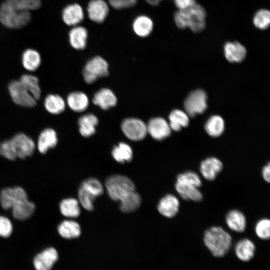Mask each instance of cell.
Segmentation results:
<instances>
[{
	"label": "cell",
	"instance_id": "1",
	"mask_svg": "<svg viewBox=\"0 0 270 270\" xmlns=\"http://www.w3.org/2000/svg\"><path fill=\"white\" fill-rule=\"evenodd\" d=\"M206 17L205 9L198 4L186 10H178L174 16V22L178 28L182 30L189 28L196 33L205 28Z\"/></svg>",
	"mask_w": 270,
	"mask_h": 270
},
{
	"label": "cell",
	"instance_id": "2",
	"mask_svg": "<svg viewBox=\"0 0 270 270\" xmlns=\"http://www.w3.org/2000/svg\"><path fill=\"white\" fill-rule=\"evenodd\" d=\"M204 242L214 256L222 257L229 250L232 238L222 227L212 226L205 231Z\"/></svg>",
	"mask_w": 270,
	"mask_h": 270
},
{
	"label": "cell",
	"instance_id": "3",
	"mask_svg": "<svg viewBox=\"0 0 270 270\" xmlns=\"http://www.w3.org/2000/svg\"><path fill=\"white\" fill-rule=\"evenodd\" d=\"M30 12L12 8L4 2L0 6V22L4 26L13 29L25 26L31 20Z\"/></svg>",
	"mask_w": 270,
	"mask_h": 270
},
{
	"label": "cell",
	"instance_id": "4",
	"mask_svg": "<svg viewBox=\"0 0 270 270\" xmlns=\"http://www.w3.org/2000/svg\"><path fill=\"white\" fill-rule=\"evenodd\" d=\"M106 187L110 198L116 201H120L135 190L134 182L128 177L119 174L108 177L106 182Z\"/></svg>",
	"mask_w": 270,
	"mask_h": 270
},
{
	"label": "cell",
	"instance_id": "5",
	"mask_svg": "<svg viewBox=\"0 0 270 270\" xmlns=\"http://www.w3.org/2000/svg\"><path fill=\"white\" fill-rule=\"evenodd\" d=\"M8 90L12 101L22 107L32 108L37 104V100L22 86L18 80L10 81Z\"/></svg>",
	"mask_w": 270,
	"mask_h": 270
},
{
	"label": "cell",
	"instance_id": "6",
	"mask_svg": "<svg viewBox=\"0 0 270 270\" xmlns=\"http://www.w3.org/2000/svg\"><path fill=\"white\" fill-rule=\"evenodd\" d=\"M108 64L102 57L95 56L88 62L83 70L84 81L89 84L98 78L106 76L108 74Z\"/></svg>",
	"mask_w": 270,
	"mask_h": 270
},
{
	"label": "cell",
	"instance_id": "7",
	"mask_svg": "<svg viewBox=\"0 0 270 270\" xmlns=\"http://www.w3.org/2000/svg\"><path fill=\"white\" fill-rule=\"evenodd\" d=\"M26 199H28L27 194L20 186L5 188L0 192V204L5 210L12 209Z\"/></svg>",
	"mask_w": 270,
	"mask_h": 270
},
{
	"label": "cell",
	"instance_id": "8",
	"mask_svg": "<svg viewBox=\"0 0 270 270\" xmlns=\"http://www.w3.org/2000/svg\"><path fill=\"white\" fill-rule=\"evenodd\" d=\"M121 128L125 136L132 140L138 141L144 139L148 132L146 125L144 122L136 118L124 120Z\"/></svg>",
	"mask_w": 270,
	"mask_h": 270
},
{
	"label": "cell",
	"instance_id": "9",
	"mask_svg": "<svg viewBox=\"0 0 270 270\" xmlns=\"http://www.w3.org/2000/svg\"><path fill=\"white\" fill-rule=\"evenodd\" d=\"M207 96L202 90H195L190 94L184 103L186 114L194 116L202 113L206 108Z\"/></svg>",
	"mask_w": 270,
	"mask_h": 270
},
{
	"label": "cell",
	"instance_id": "10",
	"mask_svg": "<svg viewBox=\"0 0 270 270\" xmlns=\"http://www.w3.org/2000/svg\"><path fill=\"white\" fill-rule=\"evenodd\" d=\"M10 140L17 158L25 159L33 154L36 144L30 136L24 133L19 132L14 135Z\"/></svg>",
	"mask_w": 270,
	"mask_h": 270
},
{
	"label": "cell",
	"instance_id": "11",
	"mask_svg": "<svg viewBox=\"0 0 270 270\" xmlns=\"http://www.w3.org/2000/svg\"><path fill=\"white\" fill-rule=\"evenodd\" d=\"M223 167V164L220 159L214 156H210L200 162L199 170L204 179L212 181L222 172Z\"/></svg>",
	"mask_w": 270,
	"mask_h": 270
},
{
	"label": "cell",
	"instance_id": "12",
	"mask_svg": "<svg viewBox=\"0 0 270 270\" xmlns=\"http://www.w3.org/2000/svg\"><path fill=\"white\" fill-rule=\"evenodd\" d=\"M109 12V6L104 0H90L87 6V13L92 22L100 24L104 22Z\"/></svg>",
	"mask_w": 270,
	"mask_h": 270
},
{
	"label": "cell",
	"instance_id": "13",
	"mask_svg": "<svg viewBox=\"0 0 270 270\" xmlns=\"http://www.w3.org/2000/svg\"><path fill=\"white\" fill-rule=\"evenodd\" d=\"M147 132L152 138L160 140L170 136L171 129L167 122L162 118H152L146 125Z\"/></svg>",
	"mask_w": 270,
	"mask_h": 270
},
{
	"label": "cell",
	"instance_id": "14",
	"mask_svg": "<svg viewBox=\"0 0 270 270\" xmlns=\"http://www.w3.org/2000/svg\"><path fill=\"white\" fill-rule=\"evenodd\" d=\"M58 258L56 250L48 248L36 256L34 266L36 270H50Z\"/></svg>",
	"mask_w": 270,
	"mask_h": 270
},
{
	"label": "cell",
	"instance_id": "15",
	"mask_svg": "<svg viewBox=\"0 0 270 270\" xmlns=\"http://www.w3.org/2000/svg\"><path fill=\"white\" fill-rule=\"evenodd\" d=\"M180 202L174 194H168L162 197L158 204V210L163 216L168 218L175 216L179 212Z\"/></svg>",
	"mask_w": 270,
	"mask_h": 270
},
{
	"label": "cell",
	"instance_id": "16",
	"mask_svg": "<svg viewBox=\"0 0 270 270\" xmlns=\"http://www.w3.org/2000/svg\"><path fill=\"white\" fill-rule=\"evenodd\" d=\"M62 16L66 25L74 26L84 20V12L80 5L74 3L68 4L63 9Z\"/></svg>",
	"mask_w": 270,
	"mask_h": 270
},
{
	"label": "cell",
	"instance_id": "17",
	"mask_svg": "<svg viewBox=\"0 0 270 270\" xmlns=\"http://www.w3.org/2000/svg\"><path fill=\"white\" fill-rule=\"evenodd\" d=\"M58 142V138L56 132L52 128H46L38 136L37 148L40 154H46L50 149L54 148Z\"/></svg>",
	"mask_w": 270,
	"mask_h": 270
},
{
	"label": "cell",
	"instance_id": "18",
	"mask_svg": "<svg viewBox=\"0 0 270 270\" xmlns=\"http://www.w3.org/2000/svg\"><path fill=\"white\" fill-rule=\"evenodd\" d=\"M225 222L228 227L236 232H244L246 227V218L244 214L236 209L228 211L225 217Z\"/></svg>",
	"mask_w": 270,
	"mask_h": 270
},
{
	"label": "cell",
	"instance_id": "19",
	"mask_svg": "<svg viewBox=\"0 0 270 270\" xmlns=\"http://www.w3.org/2000/svg\"><path fill=\"white\" fill-rule=\"evenodd\" d=\"M224 54L230 62H240L246 54L245 47L238 42H227L224 46Z\"/></svg>",
	"mask_w": 270,
	"mask_h": 270
},
{
	"label": "cell",
	"instance_id": "20",
	"mask_svg": "<svg viewBox=\"0 0 270 270\" xmlns=\"http://www.w3.org/2000/svg\"><path fill=\"white\" fill-rule=\"evenodd\" d=\"M88 30L82 26H74L69 32L68 40L70 46L74 49L82 50L86 45Z\"/></svg>",
	"mask_w": 270,
	"mask_h": 270
},
{
	"label": "cell",
	"instance_id": "21",
	"mask_svg": "<svg viewBox=\"0 0 270 270\" xmlns=\"http://www.w3.org/2000/svg\"><path fill=\"white\" fill-rule=\"evenodd\" d=\"M132 28L138 36L145 38L148 36L154 28L152 20L146 15H140L133 20Z\"/></svg>",
	"mask_w": 270,
	"mask_h": 270
},
{
	"label": "cell",
	"instance_id": "22",
	"mask_svg": "<svg viewBox=\"0 0 270 270\" xmlns=\"http://www.w3.org/2000/svg\"><path fill=\"white\" fill-rule=\"evenodd\" d=\"M92 102L102 109L106 110L116 105L117 99L111 90L104 88L94 94Z\"/></svg>",
	"mask_w": 270,
	"mask_h": 270
},
{
	"label": "cell",
	"instance_id": "23",
	"mask_svg": "<svg viewBox=\"0 0 270 270\" xmlns=\"http://www.w3.org/2000/svg\"><path fill=\"white\" fill-rule=\"evenodd\" d=\"M175 189L179 196L186 200L198 202L202 200L203 196L199 188L176 182Z\"/></svg>",
	"mask_w": 270,
	"mask_h": 270
},
{
	"label": "cell",
	"instance_id": "24",
	"mask_svg": "<svg viewBox=\"0 0 270 270\" xmlns=\"http://www.w3.org/2000/svg\"><path fill=\"white\" fill-rule=\"evenodd\" d=\"M234 250L236 256L240 260L247 262L254 257L256 246L250 240L244 238L236 244Z\"/></svg>",
	"mask_w": 270,
	"mask_h": 270
},
{
	"label": "cell",
	"instance_id": "25",
	"mask_svg": "<svg viewBox=\"0 0 270 270\" xmlns=\"http://www.w3.org/2000/svg\"><path fill=\"white\" fill-rule=\"evenodd\" d=\"M35 209V204L28 199H26L18 204L11 210L12 215L15 219L25 220L33 215Z\"/></svg>",
	"mask_w": 270,
	"mask_h": 270
},
{
	"label": "cell",
	"instance_id": "26",
	"mask_svg": "<svg viewBox=\"0 0 270 270\" xmlns=\"http://www.w3.org/2000/svg\"><path fill=\"white\" fill-rule=\"evenodd\" d=\"M22 62L26 70L28 72L36 71L42 63L40 54L34 49L28 48L22 54Z\"/></svg>",
	"mask_w": 270,
	"mask_h": 270
},
{
	"label": "cell",
	"instance_id": "27",
	"mask_svg": "<svg viewBox=\"0 0 270 270\" xmlns=\"http://www.w3.org/2000/svg\"><path fill=\"white\" fill-rule=\"evenodd\" d=\"M44 106L48 113L52 114H58L64 110L66 102L60 95L48 94L44 99Z\"/></svg>",
	"mask_w": 270,
	"mask_h": 270
},
{
	"label": "cell",
	"instance_id": "28",
	"mask_svg": "<svg viewBox=\"0 0 270 270\" xmlns=\"http://www.w3.org/2000/svg\"><path fill=\"white\" fill-rule=\"evenodd\" d=\"M66 102L69 108L76 112L84 111L88 108L89 103L87 96L80 92L69 94L66 98Z\"/></svg>",
	"mask_w": 270,
	"mask_h": 270
},
{
	"label": "cell",
	"instance_id": "29",
	"mask_svg": "<svg viewBox=\"0 0 270 270\" xmlns=\"http://www.w3.org/2000/svg\"><path fill=\"white\" fill-rule=\"evenodd\" d=\"M18 80L36 100L40 99L42 91L38 77L30 74H24Z\"/></svg>",
	"mask_w": 270,
	"mask_h": 270
},
{
	"label": "cell",
	"instance_id": "30",
	"mask_svg": "<svg viewBox=\"0 0 270 270\" xmlns=\"http://www.w3.org/2000/svg\"><path fill=\"white\" fill-rule=\"evenodd\" d=\"M98 119L96 116L89 114L81 116L78 120L79 131L84 137L93 135L96 132V126L98 124Z\"/></svg>",
	"mask_w": 270,
	"mask_h": 270
},
{
	"label": "cell",
	"instance_id": "31",
	"mask_svg": "<svg viewBox=\"0 0 270 270\" xmlns=\"http://www.w3.org/2000/svg\"><path fill=\"white\" fill-rule=\"evenodd\" d=\"M60 235L66 239L78 238L80 234V228L79 224L72 220H64L58 227Z\"/></svg>",
	"mask_w": 270,
	"mask_h": 270
},
{
	"label": "cell",
	"instance_id": "32",
	"mask_svg": "<svg viewBox=\"0 0 270 270\" xmlns=\"http://www.w3.org/2000/svg\"><path fill=\"white\" fill-rule=\"evenodd\" d=\"M61 214L69 218H75L79 216L80 210L78 202L74 198L62 200L59 205Z\"/></svg>",
	"mask_w": 270,
	"mask_h": 270
},
{
	"label": "cell",
	"instance_id": "33",
	"mask_svg": "<svg viewBox=\"0 0 270 270\" xmlns=\"http://www.w3.org/2000/svg\"><path fill=\"white\" fill-rule=\"evenodd\" d=\"M168 119L169 126L171 130L178 132L182 127L186 126L189 123L188 114L180 110H174L170 114Z\"/></svg>",
	"mask_w": 270,
	"mask_h": 270
},
{
	"label": "cell",
	"instance_id": "34",
	"mask_svg": "<svg viewBox=\"0 0 270 270\" xmlns=\"http://www.w3.org/2000/svg\"><path fill=\"white\" fill-rule=\"evenodd\" d=\"M120 208L124 212H130L138 209L141 204V198L135 190L120 201Z\"/></svg>",
	"mask_w": 270,
	"mask_h": 270
},
{
	"label": "cell",
	"instance_id": "35",
	"mask_svg": "<svg viewBox=\"0 0 270 270\" xmlns=\"http://www.w3.org/2000/svg\"><path fill=\"white\" fill-rule=\"evenodd\" d=\"M206 132L213 137L220 136L224 130V122L218 116H212L210 117L205 124Z\"/></svg>",
	"mask_w": 270,
	"mask_h": 270
},
{
	"label": "cell",
	"instance_id": "36",
	"mask_svg": "<svg viewBox=\"0 0 270 270\" xmlns=\"http://www.w3.org/2000/svg\"><path fill=\"white\" fill-rule=\"evenodd\" d=\"M114 158L120 163L130 162L132 158V151L130 146L124 142L115 146L112 152Z\"/></svg>",
	"mask_w": 270,
	"mask_h": 270
},
{
	"label": "cell",
	"instance_id": "37",
	"mask_svg": "<svg viewBox=\"0 0 270 270\" xmlns=\"http://www.w3.org/2000/svg\"><path fill=\"white\" fill-rule=\"evenodd\" d=\"M3 2L11 7L26 12L37 10L41 6L40 0H4Z\"/></svg>",
	"mask_w": 270,
	"mask_h": 270
},
{
	"label": "cell",
	"instance_id": "38",
	"mask_svg": "<svg viewBox=\"0 0 270 270\" xmlns=\"http://www.w3.org/2000/svg\"><path fill=\"white\" fill-rule=\"evenodd\" d=\"M252 22L254 26L260 30H266L270 24V12L268 10L262 8L254 14Z\"/></svg>",
	"mask_w": 270,
	"mask_h": 270
},
{
	"label": "cell",
	"instance_id": "39",
	"mask_svg": "<svg viewBox=\"0 0 270 270\" xmlns=\"http://www.w3.org/2000/svg\"><path fill=\"white\" fill-rule=\"evenodd\" d=\"M176 182L193 186L198 188L201 186L202 182L200 176L194 172L188 170L179 174L176 176Z\"/></svg>",
	"mask_w": 270,
	"mask_h": 270
},
{
	"label": "cell",
	"instance_id": "40",
	"mask_svg": "<svg viewBox=\"0 0 270 270\" xmlns=\"http://www.w3.org/2000/svg\"><path fill=\"white\" fill-rule=\"evenodd\" d=\"M78 196L80 202L86 210L89 211L94 210L93 202L96 196L92 193L80 186Z\"/></svg>",
	"mask_w": 270,
	"mask_h": 270
},
{
	"label": "cell",
	"instance_id": "41",
	"mask_svg": "<svg viewBox=\"0 0 270 270\" xmlns=\"http://www.w3.org/2000/svg\"><path fill=\"white\" fill-rule=\"evenodd\" d=\"M254 231L260 238L268 240L270 236V220L268 218L259 220L256 224Z\"/></svg>",
	"mask_w": 270,
	"mask_h": 270
},
{
	"label": "cell",
	"instance_id": "42",
	"mask_svg": "<svg viewBox=\"0 0 270 270\" xmlns=\"http://www.w3.org/2000/svg\"><path fill=\"white\" fill-rule=\"evenodd\" d=\"M0 154L2 157L10 160H14L17 156L10 139L6 140L0 143Z\"/></svg>",
	"mask_w": 270,
	"mask_h": 270
},
{
	"label": "cell",
	"instance_id": "43",
	"mask_svg": "<svg viewBox=\"0 0 270 270\" xmlns=\"http://www.w3.org/2000/svg\"><path fill=\"white\" fill-rule=\"evenodd\" d=\"M81 186L92 192L96 197L104 192V188L100 182L96 178H89L82 182Z\"/></svg>",
	"mask_w": 270,
	"mask_h": 270
},
{
	"label": "cell",
	"instance_id": "44",
	"mask_svg": "<svg viewBox=\"0 0 270 270\" xmlns=\"http://www.w3.org/2000/svg\"><path fill=\"white\" fill-rule=\"evenodd\" d=\"M13 226L10 220L4 216H0V236L6 238L11 235Z\"/></svg>",
	"mask_w": 270,
	"mask_h": 270
},
{
	"label": "cell",
	"instance_id": "45",
	"mask_svg": "<svg viewBox=\"0 0 270 270\" xmlns=\"http://www.w3.org/2000/svg\"><path fill=\"white\" fill-rule=\"evenodd\" d=\"M138 0H108V4L116 10H122L133 6Z\"/></svg>",
	"mask_w": 270,
	"mask_h": 270
},
{
	"label": "cell",
	"instance_id": "46",
	"mask_svg": "<svg viewBox=\"0 0 270 270\" xmlns=\"http://www.w3.org/2000/svg\"><path fill=\"white\" fill-rule=\"evenodd\" d=\"M176 7L179 10L187 9L196 3V0H174Z\"/></svg>",
	"mask_w": 270,
	"mask_h": 270
},
{
	"label": "cell",
	"instance_id": "47",
	"mask_svg": "<svg viewBox=\"0 0 270 270\" xmlns=\"http://www.w3.org/2000/svg\"><path fill=\"white\" fill-rule=\"evenodd\" d=\"M262 175L264 180L269 183L270 182V163L269 162L262 168Z\"/></svg>",
	"mask_w": 270,
	"mask_h": 270
},
{
	"label": "cell",
	"instance_id": "48",
	"mask_svg": "<svg viewBox=\"0 0 270 270\" xmlns=\"http://www.w3.org/2000/svg\"><path fill=\"white\" fill-rule=\"evenodd\" d=\"M148 4L156 6L160 4L162 0H145Z\"/></svg>",
	"mask_w": 270,
	"mask_h": 270
}]
</instances>
